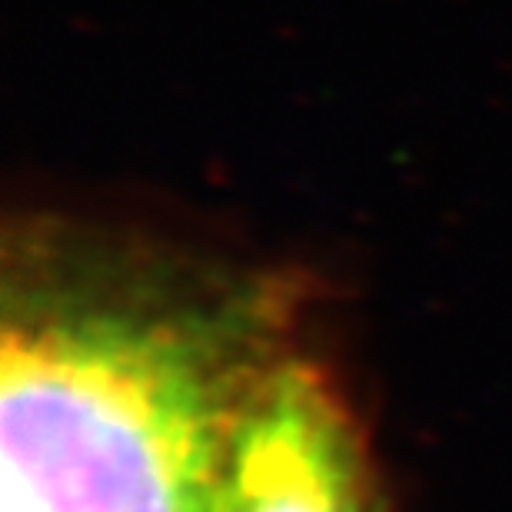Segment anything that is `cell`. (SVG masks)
Returning a JSON list of instances; mask_svg holds the SVG:
<instances>
[{
    "label": "cell",
    "instance_id": "2",
    "mask_svg": "<svg viewBox=\"0 0 512 512\" xmlns=\"http://www.w3.org/2000/svg\"><path fill=\"white\" fill-rule=\"evenodd\" d=\"M213 512H380L360 433L310 363L283 356L253 393Z\"/></svg>",
    "mask_w": 512,
    "mask_h": 512
},
{
    "label": "cell",
    "instance_id": "1",
    "mask_svg": "<svg viewBox=\"0 0 512 512\" xmlns=\"http://www.w3.org/2000/svg\"><path fill=\"white\" fill-rule=\"evenodd\" d=\"M283 300L260 276L30 220L4 270V512H213L283 360Z\"/></svg>",
    "mask_w": 512,
    "mask_h": 512
}]
</instances>
